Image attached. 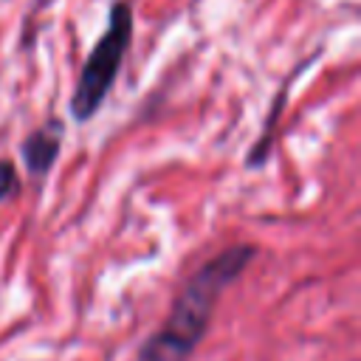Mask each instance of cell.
<instances>
[{
  "instance_id": "cell-3",
  "label": "cell",
  "mask_w": 361,
  "mask_h": 361,
  "mask_svg": "<svg viewBox=\"0 0 361 361\" xmlns=\"http://www.w3.org/2000/svg\"><path fill=\"white\" fill-rule=\"evenodd\" d=\"M62 121L59 118H51L48 124L37 127L20 147L23 152V164L25 169L34 175V178H42L48 175V169L54 166L56 155H59V147H62Z\"/></svg>"
},
{
  "instance_id": "cell-2",
  "label": "cell",
  "mask_w": 361,
  "mask_h": 361,
  "mask_svg": "<svg viewBox=\"0 0 361 361\" xmlns=\"http://www.w3.org/2000/svg\"><path fill=\"white\" fill-rule=\"evenodd\" d=\"M130 39H133V11L127 3H116L110 8L107 28L90 48V54L82 65L76 90L71 96V116L76 121H87L107 99V93L118 76V68L124 62V54L130 48Z\"/></svg>"
},
{
  "instance_id": "cell-4",
  "label": "cell",
  "mask_w": 361,
  "mask_h": 361,
  "mask_svg": "<svg viewBox=\"0 0 361 361\" xmlns=\"http://www.w3.org/2000/svg\"><path fill=\"white\" fill-rule=\"evenodd\" d=\"M17 192V169L8 161H0V203Z\"/></svg>"
},
{
  "instance_id": "cell-1",
  "label": "cell",
  "mask_w": 361,
  "mask_h": 361,
  "mask_svg": "<svg viewBox=\"0 0 361 361\" xmlns=\"http://www.w3.org/2000/svg\"><path fill=\"white\" fill-rule=\"evenodd\" d=\"M251 257L254 245H234L209 259L183 285L169 310V319L158 333L147 338V344L138 353V361H183L203 338L220 293L243 274Z\"/></svg>"
}]
</instances>
